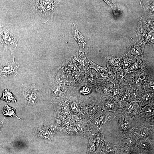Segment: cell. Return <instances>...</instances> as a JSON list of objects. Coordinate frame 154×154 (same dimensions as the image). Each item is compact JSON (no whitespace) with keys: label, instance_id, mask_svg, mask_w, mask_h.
<instances>
[{"label":"cell","instance_id":"obj_9","mask_svg":"<svg viewBox=\"0 0 154 154\" xmlns=\"http://www.w3.org/2000/svg\"><path fill=\"white\" fill-rule=\"evenodd\" d=\"M154 101H153L142 107L139 113L135 118L139 119L143 117L145 119L146 121L151 122L154 121Z\"/></svg>","mask_w":154,"mask_h":154},{"label":"cell","instance_id":"obj_16","mask_svg":"<svg viewBox=\"0 0 154 154\" xmlns=\"http://www.w3.org/2000/svg\"><path fill=\"white\" fill-rule=\"evenodd\" d=\"M136 100L135 90L131 88L126 89L120 100L117 104L118 110L122 109L129 102Z\"/></svg>","mask_w":154,"mask_h":154},{"label":"cell","instance_id":"obj_30","mask_svg":"<svg viewBox=\"0 0 154 154\" xmlns=\"http://www.w3.org/2000/svg\"><path fill=\"white\" fill-rule=\"evenodd\" d=\"M0 100H4L7 102H16L17 98L10 91L7 89H6L4 90Z\"/></svg>","mask_w":154,"mask_h":154},{"label":"cell","instance_id":"obj_3","mask_svg":"<svg viewBox=\"0 0 154 154\" xmlns=\"http://www.w3.org/2000/svg\"><path fill=\"white\" fill-rule=\"evenodd\" d=\"M150 73L148 69L137 71L127 74L126 78L131 88L136 90L142 88L143 84Z\"/></svg>","mask_w":154,"mask_h":154},{"label":"cell","instance_id":"obj_2","mask_svg":"<svg viewBox=\"0 0 154 154\" xmlns=\"http://www.w3.org/2000/svg\"><path fill=\"white\" fill-rule=\"evenodd\" d=\"M135 124L131 132L137 139L149 140L154 142V121H146L141 123L139 119H135Z\"/></svg>","mask_w":154,"mask_h":154},{"label":"cell","instance_id":"obj_12","mask_svg":"<svg viewBox=\"0 0 154 154\" xmlns=\"http://www.w3.org/2000/svg\"><path fill=\"white\" fill-rule=\"evenodd\" d=\"M34 85L32 84L30 86L26 87V86H23L24 88L22 89L23 93L26 100L31 105L35 104L38 101L37 94L38 90L35 88V86Z\"/></svg>","mask_w":154,"mask_h":154},{"label":"cell","instance_id":"obj_44","mask_svg":"<svg viewBox=\"0 0 154 154\" xmlns=\"http://www.w3.org/2000/svg\"><path fill=\"white\" fill-rule=\"evenodd\" d=\"M111 154H117L116 153H111Z\"/></svg>","mask_w":154,"mask_h":154},{"label":"cell","instance_id":"obj_14","mask_svg":"<svg viewBox=\"0 0 154 154\" xmlns=\"http://www.w3.org/2000/svg\"><path fill=\"white\" fill-rule=\"evenodd\" d=\"M120 57L107 56L105 58L107 68L114 73L123 70L120 60Z\"/></svg>","mask_w":154,"mask_h":154},{"label":"cell","instance_id":"obj_33","mask_svg":"<svg viewBox=\"0 0 154 154\" xmlns=\"http://www.w3.org/2000/svg\"><path fill=\"white\" fill-rule=\"evenodd\" d=\"M87 61L89 68H90L94 70L98 74L106 70L107 67L100 66L90 60L87 57Z\"/></svg>","mask_w":154,"mask_h":154},{"label":"cell","instance_id":"obj_29","mask_svg":"<svg viewBox=\"0 0 154 154\" xmlns=\"http://www.w3.org/2000/svg\"><path fill=\"white\" fill-rule=\"evenodd\" d=\"M82 72L80 71H76L71 73L74 81L79 86L86 83L85 77Z\"/></svg>","mask_w":154,"mask_h":154},{"label":"cell","instance_id":"obj_42","mask_svg":"<svg viewBox=\"0 0 154 154\" xmlns=\"http://www.w3.org/2000/svg\"><path fill=\"white\" fill-rule=\"evenodd\" d=\"M67 129L68 131H73V130H74L75 129L74 128L72 127H68L67 128Z\"/></svg>","mask_w":154,"mask_h":154},{"label":"cell","instance_id":"obj_41","mask_svg":"<svg viewBox=\"0 0 154 154\" xmlns=\"http://www.w3.org/2000/svg\"><path fill=\"white\" fill-rule=\"evenodd\" d=\"M63 124L65 125H68L69 124V122L66 120H64L63 121Z\"/></svg>","mask_w":154,"mask_h":154},{"label":"cell","instance_id":"obj_11","mask_svg":"<svg viewBox=\"0 0 154 154\" xmlns=\"http://www.w3.org/2000/svg\"><path fill=\"white\" fill-rule=\"evenodd\" d=\"M85 76L87 85L92 88H97L100 80L97 73L94 69L89 68L85 71Z\"/></svg>","mask_w":154,"mask_h":154},{"label":"cell","instance_id":"obj_35","mask_svg":"<svg viewBox=\"0 0 154 154\" xmlns=\"http://www.w3.org/2000/svg\"><path fill=\"white\" fill-rule=\"evenodd\" d=\"M61 85H57L54 87L51 91V94L53 96L56 97L60 96L64 92V88Z\"/></svg>","mask_w":154,"mask_h":154},{"label":"cell","instance_id":"obj_27","mask_svg":"<svg viewBox=\"0 0 154 154\" xmlns=\"http://www.w3.org/2000/svg\"><path fill=\"white\" fill-rule=\"evenodd\" d=\"M100 79L110 82L115 84L114 79V73L108 68L98 74Z\"/></svg>","mask_w":154,"mask_h":154},{"label":"cell","instance_id":"obj_4","mask_svg":"<svg viewBox=\"0 0 154 154\" xmlns=\"http://www.w3.org/2000/svg\"><path fill=\"white\" fill-rule=\"evenodd\" d=\"M133 118L121 112H116L114 119L117 122L118 136L128 133L131 131L132 123Z\"/></svg>","mask_w":154,"mask_h":154},{"label":"cell","instance_id":"obj_6","mask_svg":"<svg viewBox=\"0 0 154 154\" xmlns=\"http://www.w3.org/2000/svg\"><path fill=\"white\" fill-rule=\"evenodd\" d=\"M135 95L137 101L142 107L154 101V93L142 88L135 90Z\"/></svg>","mask_w":154,"mask_h":154},{"label":"cell","instance_id":"obj_8","mask_svg":"<svg viewBox=\"0 0 154 154\" xmlns=\"http://www.w3.org/2000/svg\"><path fill=\"white\" fill-rule=\"evenodd\" d=\"M142 108L136 100L127 103L122 109L119 110L118 111H120L134 119L139 113Z\"/></svg>","mask_w":154,"mask_h":154},{"label":"cell","instance_id":"obj_31","mask_svg":"<svg viewBox=\"0 0 154 154\" xmlns=\"http://www.w3.org/2000/svg\"><path fill=\"white\" fill-rule=\"evenodd\" d=\"M153 145L154 142L148 140L136 139V146L141 149L147 150Z\"/></svg>","mask_w":154,"mask_h":154},{"label":"cell","instance_id":"obj_20","mask_svg":"<svg viewBox=\"0 0 154 154\" xmlns=\"http://www.w3.org/2000/svg\"><path fill=\"white\" fill-rule=\"evenodd\" d=\"M115 112L102 110L99 116L100 129H104L110 121L114 119Z\"/></svg>","mask_w":154,"mask_h":154},{"label":"cell","instance_id":"obj_39","mask_svg":"<svg viewBox=\"0 0 154 154\" xmlns=\"http://www.w3.org/2000/svg\"><path fill=\"white\" fill-rule=\"evenodd\" d=\"M76 127L77 129L81 131H82L84 129L83 125L80 122L77 123Z\"/></svg>","mask_w":154,"mask_h":154},{"label":"cell","instance_id":"obj_25","mask_svg":"<svg viewBox=\"0 0 154 154\" xmlns=\"http://www.w3.org/2000/svg\"><path fill=\"white\" fill-rule=\"evenodd\" d=\"M120 60L122 69L125 70L136 61V59L134 56L128 53L121 56Z\"/></svg>","mask_w":154,"mask_h":154},{"label":"cell","instance_id":"obj_10","mask_svg":"<svg viewBox=\"0 0 154 154\" xmlns=\"http://www.w3.org/2000/svg\"><path fill=\"white\" fill-rule=\"evenodd\" d=\"M79 71L85 72L88 68L86 52L79 51L72 56Z\"/></svg>","mask_w":154,"mask_h":154},{"label":"cell","instance_id":"obj_38","mask_svg":"<svg viewBox=\"0 0 154 154\" xmlns=\"http://www.w3.org/2000/svg\"><path fill=\"white\" fill-rule=\"evenodd\" d=\"M61 111L63 115H67L69 112V110L68 107L66 105L62 106L61 107Z\"/></svg>","mask_w":154,"mask_h":154},{"label":"cell","instance_id":"obj_22","mask_svg":"<svg viewBox=\"0 0 154 154\" xmlns=\"http://www.w3.org/2000/svg\"><path fill=\"white\" fill-rule=\"evenodd\" d=\"M148 69L145 63L144 58L142 59H137L136 61L127 70H123L127 74L137 71H143Z\"/></svg>","mask_w":154,"mask_h":154},{"label":"cell","instance_id":"obj_1","mask_svg":"<svg viewBox=\"0 0 154 154\" xmlns=\"http://www.w3.org/2000/svg\"><path fill=\"white\" fill-rule=\"evenodd\" d=\"M58 1L31 0L29 2L34 14L44 23H46L53 15Z\"/></svg>","mask_w":154,"mask_h":154},{"label":"cell","instance_id":"obj_37","mask_svg":"<svg viewBox=\"0 0 154 154\" xmlns=\"http://www.w3.org/2000/svg\"><path fill=\"white\" fill-rule=\"evenodd\" d=\"M70 107L72 111L74 113H77L79 111V107L75 102H73L71 103Z\"/></svg>","mask_w":154,"mask_h":154},{"label":"cell","instance_id":"obj_40","mask_svg":"<svg viewBox=\"0 0 154 154\" xmlns=\"http://www.w3.org/2000/svg\"><path fill=\"white\" fill-rule=\"evenodd\" d=\"M50 128L52 131L54 132L56 131V128L55 125L53 123L50 124Z\"/></svg>","mask_w":154,"mask_h":154},{"label":"cell","instance_id":"obj_32","mask_svg":"<svg viewBox=\"0 0 154 154\" xmlns=\"http://www.w3.org/2000/svg\"><path fill=\"white\" fill-rule=\"evenodd\" d=\"M104 149L108 153H112L118 151L119 148V146L110 143L106 139L103 144Z\"/></svg>","mask_w":154,"mask_h":154},{"label":"cell","instance_id":"obj_7","mask_svg":"<svg viewBox=\"0 0 154 154\" xmlns=\"http://www.w3.org/2000/svg\"><path fill=\"white\" fill-rule=\"evenodd\" d=\"M13 60L11 63H6L3 64L0 69V77L6 78L10 76H15L18 73L19 66L16 64L14 54L13 53Z\"/></svg>","mask_w":154,"mask_h":154},{"label":"cell","instance_id":"obj_5","mask_svg":"<svg viewBox=\"0 0 154 154\" xmlns=\"http://www.w3.org/2000/svg\"><path fill=\"white\" fill-rule=\"evenodd\" d=\"M19 40L17 36L11 33L0 24V42L5 50L9 49L12 52L13 50L17 47Z\"/></svg>","mask_w":154,"mask_h":154},{"label":"cell","instance_id":"obj_36","mask_svg":"<svg viewBox=\"0 0 154 154\" xmlns=\"http://www.w3.org/2000/svg\"><path fill=\"white\" fill-rule=\"evenodd\" d=\"M104 1L111 7L115 15H116L118 14L119 9L114 1L112 0H104Z\"/></svg>","mask_w":154,"mask_h":154},{"label":"cell","instance_id":"obj_28","mask_svg":"<svg viewBox=\"0 0 154 154\" xmlns=\"http://www.w3.org/2000/svg\"><path fill=\"white\" fill-rule=\"evenodd\" d=\"M154 75L151 73L143 84L142 89L154 93Z\"/></svg>","mask_w":154,"mask_h":154},{"label":"cell","instance_id":"obj_34","mask_svg":"<svg viewBox=\"0 0 154 154\" xmlns=\"http://www.w3.org/2000/svg\"><path fill=\"white\" fill-rule=\"evenodd\" d=\"M2 112L5 116H13L17 119H19L16 114L15 109L9 107L7 104L3 108Z\"/></svg>","mask_w":154,"mask_h":154},{"label":"cell","instance_id":"obj_17","mask_svg":"<svg viewBox=\"0 0 154 154\" xmlns=\"http://www.w3.org/2000/svg\"><path fill=\"white\" fill-rule=\"evenodd\" d=\"M144 46V42L132 43L129 47L128 53L134 56L136 59H143Z\"/></svg>","mask_w":154,"mask_h":154},{"label":"cell","instance_id":"obj_23","mask_svg":"<svg viewBox=\"0 0 154 154\" xmlns=\"http://www.w3.org/2000/svg\"><path fill=\"white\" fill-rule=\"evenodd\" d=\"M60 68L66 72H73L79 70L72 56L65 59L62 62Z\"/></svg>","mask_w":154,"mask_h":154},{"label":"cell","instance_id":"obj_26","mask_svg":"<svg viewBox=\"0 0 154 154\" xmlns=\"http://www.w3.org/2000/svg\"><path fill=\"white\" fill-rule=\"evenodd\" d=\"M54 74L55 80L58 84L61 85L68 84L67 76L61 70L56 69Z\"/></svg>","mask_w":154,"mask_h":154},{"label":"cell","instance_id":"obj_13","mask_svg":"<svg viewBox=\"0 0 154 154\" xmlns=\"http://www.w3.org/2000/svg\"><path fill=\"white\" fill-rule=\"evenodd\" d=\"M71 32L79 46V51L86 52V41L85 37L79 31L75 23H73L71 28Z\"/></svg>","mask_w":154,"mask_h":154},{"label":"cell","instance_id":"obj_24","mask_svg":"<svg viewBox=\"0 0 154 154\" xmlns=\"http://www.w3.org/2000/svg\"><path fill=\"white\" fill-rule=\"evenodd\" d=\"M126 90L115 84L109 97L114 102L117 104L120 100Z\"/></svg>","mask_w":154,"mask_h":154},{"label":"cell","instance_id":"obj_18","mask_svg":"<svg viewBox=\"0 0 154 154\" xmlns=\"http://www.w3.org/2000/svg\"><path fill=\"white\" fill-rule=\"evenodd\" d=\"M101 101L102 110H106L113 112H118V105L117 103L113 101L107 96H102Z\"/></svg>","mask_w":154,"mask_h":154},{"label":"cell","instance_id":"obj_43","mask_svg":"<svg viewBox=\"0 0 154 154\" xmlns=\"http://www.w3.org/2000/svg\"><path fill=\"white\" fill-rule=\"evenodd\" d=\"M3 120L2 121H0V131H1L2 127L3 124Z\"/></svg>","mask_w":154,"mask_h":154},{"label":"cell","instance_id":"obj_19","mask_svg":"<svg viewBox=\"0 0 154 154\" xmlns=\"http://www.w3.org/2000/svg\"><path fill=\"white\" fill-rule=\"evenodd\" d=\"M126 75L123 70L114 73L115 84L125 90L131 88L127 81Z\"/></svg>","mask_w":154,"mask_h":154},{"label":"cell","instance_id":"obj_21","mask_svg":"<svg viewBox=\"0 0 154 154\" xmlns=\"http://www.w3.org/2000/svg\"><path fill=\"white\" fill-rule=\"evenodd\" d=\"M114 86L112 83L100 79L98 84L97 88L102 96H109Z\"/></svg>","mask_w":154,"mask_h":154},{"label":"cell","instance_id":"obj_15","mask_svg":"<svg viewBox=\"0 0 154 154\" xmlns=\"http://www.w3.org/2000/svg\"><path fill=\"white\" fill-rule=\"evenodd\" d=\"M118 136L121 145L123 147L132 149L136 146V138L131 131Z\"/></svg>","mask_w":154,"mask_h":154}]
</instances>
